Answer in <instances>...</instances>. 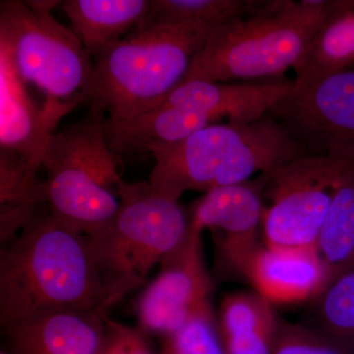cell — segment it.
<instances>
[{
	"label": "cell",
	"mask_w": 354,
	"mask_h": 354,
	"mask_svg": "<svg viewBox=\"0 0 354 354\" xmlns=\"http://www.w3.org/2000/svg\"><path fill=\"white\" fill-rule=\"evenodd\" d=\"M337 3L272 0L255 15L211 28L185 81L279 79L295 67Z\"/></svg>",
	"instance_id": "obj_4"
},
{
	"label": "cell",
	"mask_w": 354,
	"mask_h": 354,
	"mask_svg": "<svg viewBox=\"0 0 354 354\" xmlns=\"http://www.w3.org/2000/svg\"><path fill=\"white\" fill-rule=\"evenodd\" d=\"M272 354H341L312 328L279 319Z\"/></svg>",
	"instance_id": "obj_23"
},
{
	"label": "cell",
	"mask_w": 354,
	"mask_h": 354,
	"mask_svg": "<svg viewBox=\"0 0 354 354\" xmlns=\"http://www.w3.org/2000/svg\"><path fill=\"white\" fill-rule=\"evenodd\" d=\"M270 115L306 153L354 149V69L325 77L291 92Z\"/></svg>",
	"instance_id": "obj_10"
},
{
	"label": "cell",
	"mask_w": 354,
	"mask_h": 354,
	"mask_svg": "<svg viewBox=\"0 0 354 354\" xmlns=\"http://www.w3.org/2000/svg\"><path fill=\"white\" fill-rule=\"evenodd\" d=\"M265 3L262 0H153L146 21L214 28L255 15Z\"/></svg>",
	"instance_id": "obj_21"
},
{
	"label": "cell",
	"mask_w": 354,
	"mask_h": 354,
	"mask_svg": "<svg viewBox=\"0 0 354 354\" xmlns=\"http://www.w3.org/2000/svg\"><path fill=\"white\" fill-rule=\"evenodd\" d=\"M242 274L255 292L272 304L315 299L327 286V274L316 248L261 245Z\"/></svg>",
	"instance_id": "obj_12"
},
{
	"label": "cell",
	"mask_w": 354,
	"mask_h": 354,
	"mask_svg": "<svg viewBox=\"0 0 354 354\" xmlns=\"http://www.w3.org/2000/svg\"><path fill=\"white\" fill-rule=\"evenodd\" d=\"M211 27L147 22L94 59L85 102L115 124L153 109L187 78Z\"/></svg>",
	"instance_id": "obj_3"
},
{
	"label": "cell",
	"mask_w": 354,
	"mask_h": 354,
	"mask_svg": "<svg viewBox=\"0 0 354 354\" xmlns=\"http://www.w3.org/2000/svg\"><path fill=\"white\" fill-rule=\"evenodd\" d=\"M146 152L153 158L149 185L174 201L188 191L206 193L246 183L306 153L270 114L252 122L211 125L176 143L150 146Z\"/></svg>",
	"instance_id": "obj_2"
},
{
	"label": "cell",
	"mask_w": 354,
	"mask_h": 354,
	"mask_svg": "<svg viewBox=\"0 0 354 354\" xmlns=\"http://www.w3.org/2000/svg\"><path fill=\"white\" fill-rule=\"evenodd\" d=\"M293 69V92L332 74L354 69V0H339Z\"/></svg>",
	"instance_id": "obj_17"
},
{
	"label": "cell",
	"mask_w": 354,
	"mask_h": 354,
	"mask_svg": "<svg viewBox=\"0 0 354 354\" xmlns=\"http://www.w3.org/2000/svg\"><path fill=\"white\" fill-rule=\"evenodd\" d=\"M312 328L341 354H354V269L342 274L315 298Z\"/></svg>",
	"instance_id": "obj_20"
},
{
	"label": "cell",
	"mask_w": 354,
	"mask_h": 354,
	"mask_svg": "<svg viewBox=\"0 0 354 354\" xmlns=\"http://www.w3.org/2000/svg\"><path fill=\"white\" fill-rule=\"evenodd\" d=\"M160 354H225L214 312L165 335Z\"/></svg>",
	"instance_id": "obj_22"
},
{
	"label": "cell",
	"mask_w": 354,
	"mask_h": 354,
	"mask_svg": "<svg viewBox=\"0 0 354 354\" xmlns=\"http://www.w3.org/2000/svg\"><path fill=\"white\" fill-rule=\"evenodd\" d=\"M41 167L50 215L84 235L109 220L120 207L121 158L104 120L67 125L51 134Z\"/></svg>",
	"instance_id": "obj_6"
},
{
	"label": "cell",
	"mask_w": 354,
	"mask_h": 354,
	"mask_svg": "<svg viewBox=\"0 0 354 354\" xmlns=\"http://www.w3.org/2000/svg\"><path fill=\"white\" fill-rule=\"evenodd\" d=\"M160 272L137 300L140 330L162 337L213 312L211 278L205 265L202 234H187L160 261Z\"/></svg>",
	"instance_id": "obj_9"
},
{
	"label": "cell",
	"mask_w": 354,
	"mask_h": 354,
	"mask_svg": "<svg viewBox=\"0 0 354 354\" xmlns=\"http://www.w3.org/2000/svg\"><path fill=\"white\" fill-rule=\"evenodd\" d=\"M279 319L257 292L227 295L216 321L225 354H272Z\"/></svg>",
	"instance_id": "obj_16"
},
{
	"label": "cell",
	"mask_w": 354,
	"mask_h": 354,
	"mask_svg": "<svg viewBox=\"0 0 354 354\" xmlns=\"http://www.w3.org/2000/svg\"><path fill=\"white\" fill-rule=\"evenodd\" d=\"M57 127L32 102L0 38V148L15 151L41 167L46 144Z\"/></svg>",
	"instance_id": "obj_14"
},
{
	"label": "cell",
	"mask_w": 354,
	"mask_h": 354,
	"mask_svg": "<svg viewBox=\"0 0 354 354\" xmlns=\"http://www.w3.org/2000/svg\"><path fill=\"white\" fill-rule=\"evenodd\" d=\"M59 1L9 2L0 14V38L23 82L46 97L43 106L59 122L85 102L94 60L72 29L51 11Z\"/></svg>",
	"instance_id": "obj_7"
},
{
	"label": "cell",
	"mask_w": 354,
	"mask_h": 354,
	"mask_svg": "<svg viewBox=\"0 0 354 354\" xmlns=\"http://www.w3.org/2000/svg\"><path fill=\"white\" fill-rule=\"evenodd\" d=\"M97 354H153L145 333L106 319L104 339Z\"/></svg>",
	"instance_id": "obj_24"
},
{
	"label": "cell",
	"mask_w": 354,
	"mask_h": 354,
	"mask_svg": "<svg viewBox=\"0 0 354 354\" xmlns=\"http://www.w3.org/2000/svg\"><path fill=\"white\" fill-rule=\"evenodd\" d=\"M120 200L115 214L86 235L106 311L145 283L189 227L178 201L156 194L148 181H124Z\"/></svg>",
	"instance_id": "obj_5"
},
{
	"label": "cell",
	"mask_w": 354,
	"mask_h": 354,
	"mask_svg": "<svg viewBox=\"0 0 354 354\" xmlns=\"http://www.w3.org/2000/svg\"><path fill=\"white\" fill-rule=\"evenodd\" d=\"M148 0H67L59 2L71 29L93 60L143 25Z\"/></svg>",
	"instance_id": "obj_15"
},
{
	"label": "cell",
	"mask_w": 354,
	"mask_h": 354,
	"mask_svg": "<svg viewBox=\"0 0 354 354\" xmlns=\"http://www.w3.org/2000/svg\"><path fill=\"white\" fill-rule=\"evenodd\" d=\"M354 167V149L304 153L266 172L262 234L274 248H316L337 184Z\"/></svg>",
	"instance_id": "obj_8"
},
{
	"label": "cell",
	"mask_w": 354,
	"mask_h": 354,
	"mask_svg": "<svg viewBox=\"0 0 354 354\" xmlns=\"http://www.w3.org/2000/svg\"><path fill=\"white\" fill-rule=\"evenodd\" d=\"M0 354H6V353H1V351H0Z\"/></svg>",
	"instance_id": "obj_26"
},
{
	"label": "cell",
	"mask_w": 354,
	"mask_h": 354,
	"mask_svg": "<svg viewBox=\"0 0 354 354\" xmlns=\"http://www.w3.org/2000/svg\"><path fill=\"white\" fill-rule=\"evenodd\" d=\"M316 249L325 267L327 286L354 269V167L335 188Z\"/></svg>",
	"instance_id": "obj_19"
},
{
	"label": "cell",
	"mask_w": 354,
	"mask_h": 354,
	"mask_svg": "<svg viewBox=\"0 0 354 354\" xmlns=\"http://www.w3.org/2000/svg\"><path fill=\"white\" fill-rule=\"evenodd\" d=\"M104 307L86 235L48 215L32 218L0 251V324Z\"/></svg>",
	"instance_id": "obj_1"
},
{
	"label": "cell",
	"mask_w": 354,
	"mask_h": 354,
	"mask_svg": "<svg viewBox=\"0 0 354 354\" xmlns=\"http://www.w3.org/2000/svg\"><path fill=\"white\" fill-rule=\"evenodd\" d=\"M15 232L6 227H0V251L6 246V241L10 239Z\"/></svg>",
	"instance_id": "obj_25"
},
{
	"label": "cell",
	"mask_w": 354,
	"mask_h": 354,
	"mask_svg": "<svg viewBox=\"0 0 354 354\" xmlns=\"http://www.w3.org/2000/svg\"><path fill=\"white\" fill-rule=\"evenodd\" d=\"M108 316L101 310L62 311L7 327L14 354H97Z\"/></svg>",
	"instance_id": "obj_13"
},
{
	"label": "cell",
	"mask_w": 354,
	"mask_h": 354,
	"mask_svg": "<svg viewBox=\"0 0 354 354\" xmlns=\"http://www.w3.org/2000/svg\"><path fill=\"white\" fill-rule=\"evenodd\" d=\"M266 172L253 180L207 191L193 205L189 230L221 234V251L239 272L259 248L265 202Z\"/></svg>",
	"instance_id": "obj_11"
},
{
	"label": "cell",
	"mask_w": 354,
	"mask_h": 354,
	"mask_svg": "<svg viewBox=\"0 0 354 354\" xmlns=\"http://www.w3.org/2000/svg\"><path fill=\"white\" fill-rule=\"evenodd\" d=\"M41 169L29 158L0 148V227L16 232L34 218L35 209L44 202Z\"/></svg>",
	"instance_id": "obj_18"
}]
</instances>
